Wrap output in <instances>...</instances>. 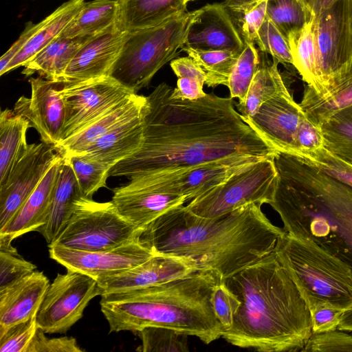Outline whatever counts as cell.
<instances>
[{
  "instance_id": "ac0fdd59",
  "label": "cell",
  "mask_w": 352,
  "mask_h": 352,
  "mask_svg": "<svg viewBox=\"0 0 352 352\" xmlns=\"http://www.w3.org/2000/svg\"><path fill=\"white\" fill-rule=\"evenodd\" d=\"M129 179L126 184L113 190L111 201L122 216L140 228L187 202L185 197L157 190L136 177Z\"/></svg>"
},
{
  "instance_id": "484cf974",
  "label": "cell",
  "mask_w": 352,
  "mask_h": 352,
  "mask_svg": "<svg viewBox=\"0 0 352 352\" xmlns=\"http://www.w3.org/2000/svg\"><path fill=\"white\" fill-rule=\"evenodd\" d=\"M116 28L132 32L160 25L186 10L185 0H117Z\"/></svg>"
},
{
  "instance_id": "1f68e13d",
  "label": "cell",
  "mask_w": 352,
  "mask_h": 352,
  "mask_svg": "<svg viewBox=\"0 0 352 352\" xmlns=\"http://www.w3.org/2000/svg\"><path fill=\"white\" fill-rule=\"evenodd\" d=\"M117 14V0L85 2L60 35L67 38L89 39L116 27Z\"/></svg>"
},
{
  "instance_id": "277c9868",
  "label": "cell",
  "mask_w": 352,
  "mask_h": 352,
  "mask_svg": "<svg viewBox=\"0 0 352 352\" xmlns=\"http://www.w3.org/2000/svg\"><path fill=\"white\" fill-rule=\"evenodd\" d=\"M274 163L278 182L270 205L284 230L315 243L352 270V187L295 155L278 153Z\"/></svg>"
},
{
  "instance_id": "6da1fadb",
  "label": "cell",
  "mask_w": 352,
  "mask_h": 352,
  "mask_svg": "<svg viewBox=\"0 0 352 352\" xmlns=\"http://www.w3.org/2000/svg\"><path fill=\"white\" fill-rule=\"evenodd\" d=\"M162 82L146 96L140 149L113 166L109 176L168 172L244 157L274 158L279 153L243 119L230 97L207 94L174 98Z\"/></svg>"
},
{
  "instance_id": "60d3db41",
  "label": "cell",
  "mask_w": 352,
  "mask_h": 352,
  "mask_svg": "<svg viewBox=\"0 0 352 352\" xmlns=\"http://www.w3.org/2000/svg\"><path fill=\"white\" fill-rule=\"evenodd\" d=\"M69 159L82 196L92 199L100 188L106 187L111 167L81 155H71Z\"/></svg>"
},
{
  "instance_id": "e575fe53",
  "label": "cell",
  "mask_w": 352,
  "mask_h": 352,
  "mask_svg": "<svg viewBox=\"0 0 352 352\" xmlns=\"http://www.w3.org/2000/svg\"><path fill=\"white\" fill-rule=\"evenodd\" d=\"M319 128L323 146L352 164V105L333 114Z\"/></svg>"
},
{
  "instance_id": "f6af8a7d",
  "label": "cell",
  "mask_w": 352,
  "mask_h": 352,
  "mask_svg": "<svg viewBox=\"0 0 352 352\" xmlns=\"http://www.w3.org/2000/svg\"><path fill=\"white\" fill-rule=\"evenodd\" d=\"M36 265L25 260L12 244L0 245V289L32 274Z\"/></svg>"
},
{
  "instance_id": "3957f363",
  "label": "cell",
  "mask_w": 352,
  "mask_h": 352,
  "mask_svg": "<svg viewBox=\"0 0 352 352\" xmlns=\"http://www.w3.org/2000/svg\"><path fill=\"white\" fill-rule=\"evenodd\" d=\"M241 301L221 337L262 352H302L313 335L309 310L274 252L223 279Z\"/></svg>"
},
{
  "instance_id": "5b68a950",
  "label": "cell",
  "mask_w": 352,
  "mask_h": 352,
  "mask_svg": "<svg viewBox=\"0 0 352 352\" xmlns=\"http://www.w3.org/2000/svg\"><path fill=\"white\" fill-rule=\"evenodd\" d=\"M223 279L215 270H196L152 286L104 294L101 311L110 332L162 327L196 336L208 344L224 331L212 303V291Z\"/></svg>"
},
{
  "instance_id": "9f6ffc18",
  "label": "cell",
  "mask_w": 352,
  "mask_h": 352,
  "mask_svg": "<svg viewBox=\"0 0 352 352\" xmlns=\"http://www.w3.org/2000/svg\"><path fill=\"white\" fill-rule=\"evenodd\" d=\"M257 0H225L223 3L225 5H238L250 3L252 1H255ZM307 11H309L307 8V0H297Z\"/></svg>"
},
{
  "instance_id": "4316f807",
  "label": "cell",
  "mask_w": 352,
  "mask_h": 352,
  "mask_svg": "<svg viewBox=\"0 0 352 352\" xmlns=\"http://www.w3.org/2000/svg\"><path fill=\"white\" fill-rule=\"evenodd\" d=\"M81 197L69 160L63 157L46 222L36 230L43 235L48 245L56 239L68 222L76 201Z\"/></svg>"
},
{
  "instance_id": "8fae6325",
  "label": "cell",
  "mask_w": 352,
  "mask_h": 352,
  "mask_svg": "<svg viewBox=\"0 0 352 352\" xmlns=\"http://www.w3.org/2000/svg\"><path fill=\"white\" fill-rule=\"evenodd\" d=\"M101 296L97 280L67 269L49 285L36 318L45 333H65L83 316L91 299Z\"/></svg>"
},
{
  "instance_id": "7bdbcfd3",
  "label": "cell",
  "mask_w": 352,
  "mask_h": 352,
  "mask_svg": "<svg viewBox=\"0 0 352 352\" xmlns=\"http://www.w3.org/2000/svg\"><path fill=\"white\" fill-rule=\"evenodd\" d=\"M327 175L352 187V164L335 155L324 146L296 155Z\"/></svg>"
},
{
  "instance_id": "f35d334b",
  "label": "cell",
  "mask_w": 352,
  "mask_h": 352,
  "mask_svg": "<svg viewBox=\"0 0 352 352\" xmlns=\"http://www.w3.org/2000/svg\"><path fill=\"white\" fill-rule=\"evenodd\" d=\"M267 0L238 5H225L230 19L245 43L254 42L266 18Z\"/></svg>"
},
{
  "instance_id": "836d02e7",
  "label": "cell",
  "mask_w": 352,
  "mask_h": 352,
  "mask_svg": "<svg viewBox=\"0 0 352 352\" xmlns=\"http://www.w3.org/2000/svg\"><path fill=\"white\" fill-rule=\"evenodd\" d=\"M314 19L307 21L300 29L291 32L288 36L293 65L302 80L314 91L318 87V64Z\"/></svg>"
},
{
  "instance_id": "603a6c76",
  "label": "cell",
  "mask_w": 352,
  "mask_h": 352,
  "mask_svg": "<svg viewBox=\"0 0 352 352\" xmlns=\"http://www.w3.org/2000/svg\"><path fill=\"white\" fill-rule=\"evenodd\" d=\"M62 160L63 156L52 166L20 210L0 230V244H12L16 238L45 223Z\"/></svg>"
},
{
  "instance_id": "8992f818",
  "label": "cell",
  "mask_w": 352,
  "mask_h": 352,
  "mask_svg": "<svg viewBox=\"0 0 352 352\" xmlns=\"http://www.w3.org/2000/svg\"><path fill=\"white\" fill-rule=\"evenodd\" d=\"M274 252L297 287L309 310L329 305L352 308V270L315 243L285 232Z\"/></svg>"
},
{
  "instance_id": "30bf717a",
  "label": "cell",
  "mask_w": 352,
  "mask_h": 352,
  "mask_svg": "<svg viewBox=\"0 0 352 352\" xmlns=\"http://www.w3.org/2000/svg\"><path fill=\"white\" fill-rule=\"evenodd\" d=\"M313 19L318 64V87L313 90L324 95L352 66L351 0H338Z\"/></svg>"
},
{
  "instance_id": "7a4b0ae2",
  "label": "cell",
  "mask_w": 352,
  "mask_h": 352,
  "mask_svg": "<svg viewBox=\"0 0 352 352\" xmlns=\"http://www.w3.org/2000/svg\"><path fill=\"white\" fill-rule=\"evenodd\" d=\"M250 204L207 219L182 205L144 227L139 241L155 254L175 256L199 270L210 269L226 278L274 251L285 233Z\"/></svg>"
},
{
  "instance_id": "9a60e30c",
  "label": "cell",
  "mask_w": 352,
  "mask_h": 352,
  "mask_svg": "<svg viewBox=\"0 0 352 352\" xmlns=\"http://www.w3.org/2000/svg\"><path fill=\"white\" fill-rule=\"evenodd\" d=\"M48 247L51 258L66 269L81 272L96 280L134 267L155 254L138 239L116 248L94 252L60 245Z\"/></svg>"
},
{
  "instance_id": "d590c367",
  "label": "cell",
  "mask_w": 352,
  "mask_h": 352,
  "mask_svg": "<svg viewBox=\"0 0 352 352\" xmlns=\"http://www.w3.org/2000/svg\"><path fill=\"white\" fill-rule=\"evenodd\" d=\"M188 56L192 58L204 71L206 75V84L208 87L227 85L230 75L241 52L228 50H196L184 48Z\"/></svg>"
},
{
  "instance_id": "e0dca14e",
  "label": "cell",
  "mask_w": 352,
  "mask_h": 352,
  "mask_svg": "<svg viewBox=\"0 0 352 352\" xmlns=\"http://www.w3.org/2000/svg\"><path fill=\"white\" fill-rule=\"evenodd\" d=\"M31 97L21 96L14 110L25 116L40 134L41 142L56 146L60 140L65 109L60 94L63 82L41 76L29 80Z\"/></svg>"
},
{
  "instance_id": "d6986e66",
  "label": "cell",
  "mask_w": 352,
  "mask_h": 352,
  "mask_svg": "<svg viewBox=\"0 0 352 352\" xmlns=\"http://www.w3.org/2000/svg\"><path fill=\"white\" fill-rule=\"evenodd\" d=\"M245 43L223 3L207 4L199 9L191 22L182 50H228L241 52Z\"/></svg>"
},
{
  "instance_id": "ab89813d",
  "label": "cell",
  "mask_w": 352,
  "mask_h": 352,
  "mask_svg": "<svg viewBox=\"0 0 352 352\" xmlns=\"http://www.w3.org/2000/svg\"><path fill=\"white\" fill-rule=\"evenodd\" d=\"M266 16L287 38L313 18L297 0H267Z\"/></svg>"
},
{
  "instance_id": "ba28073f",
  "label": "cell",
  "mask_w": 352,
  "mask_h": 352,
  "mask_svg": "<svg viewBox=\"0 0 352 352\" xmlns=\"http://www.w3.org/2000/svg\"><path fill=\"white\" fill-rule=\"evenodd\" d=\"M140 228L122 216L111 201L80 197L68 222L48 246L82 251L110 250L137 240Z\"/></svg>"
},
{
  "instance_id": "52a82bcc",
  "label": "cell",
  "mask_w": 352,
  "mask_h": 352,
  "mask_svg": "<svg viewBox=\"0 0 352 352\" xmlns=\"http://www.w3.org/2000/svg\"><path fill=\"white\" fill-rule=\"evenodd\" d=\"M199 9L154 27L125 32L122 48L109 76L137 92L147 87L155 74L182 50Z\"/></svg>"
},
{
  "instance_id": "681fc988",
  "label": "cell",
  "mask_w": 352,
  "mask_h": 352,
  "mask_svg": "<svg viewBox=\"0 0 352 352\" xmlns=\"http://www.w3.org/2000/svg\"><path fill=\"white\" fill-rule=\"evenodd\" d=\"M38 327L26 352H82L83 350L73 337L49 338Z\"/></svg>"
},
{
  "instance_id": "6f0895ef",
  "label": "cell",
  "mask_w": 352,
  "mask_h": 352,
  "mask_svg": "<svg viewBox=\"0 0 352 352\" xmlns=\"http://www.w3.org/2000/svg\"><path fill=\"white\" fill-rule=\"evenodd\" d=\"M351 19H352V0H351Z\"/></svg>"
},
{
  "instance_id": "f907efd6",
  "label": "cell",
  "mask_w": 352,
  "mask_h": 352,
  "mask_svg": "<svg viewBox=\"0 0 352 352\" xmlns=\"http://www.w3.org/2000/svg\"><path fill=\"white\" fill-rule=\"evenodd\" d=\"M309 312L313 334H318L338 329L344 311L323 304L309 309Z\"/></svg>"
},
{
  "instance_id": "b9f144b4",
  "label": "cell",
  "mask_w": 352,
  "mask_h": 352,
  "mask_svg": "<svg viewBox=\"0 0 352 352\" xmlns=\"http://www.w3.org/2000/svg\"><path fill=\"white\" fill-rule=\"evenodd\" d=\"M144 352H188V335L162 327H146L138 331Z\"/></svg>"
},
{
  "instance_id": "d6a6232c",
  "label": "cell",
  "mask_w": 352,
  "mask_h": 352,
  "mask_svg": "<svg viewBox=\"0 0 352 352\" xmlns=\"http://www.w3.org/2000/svg\"><path fill=\"white\" fill-rule=\"evenodd\" d=\"M257 70L250 84L246 98L235 107L243 118L253 116L260 106L287 88L279 72L278 62L270 60L267 54L260 51Z\"/></svg>"
},
{
  "instance_id": "680465c9",
  "label": "cell",
  "mask_w": 352,
  "mask_h": 352,
  "mask_svg": "<svg viewBox=\"0 0 352 352\" xmlns=\"http://www.w3.org/2000/svg\"><path fill=\"white\" fill-rule=\"evenodd\" d=\"M194 1V0H185V1L187 3L188 1Z\"/></svg>"
},
{
  "instance_id": "f546056e",
  "label": "cell",
  "mask_w": 352,
  "mask_h": 352,
  "mask_svg": "<svg viewBox=\"0 0 352 352\" xmlns=\"http://www.w3.org/2000/svg\"><path fill=\"white\" fill-rule=\"evenodd\" d=\"M30 120L14 109L2 110L0 115V185L8 179L26 151Z\"/></svg>"
},
{
  "instance_id": "44dd1931",
  "label": "cell",
  "mask_w": 352,
  "mask_h": 352,
  "mask_svg": "<svg viewBox=\"0 0 352 352\" xmlns=\"http://www.w3.org/2000/svg\"><path fill=\"white\" fill-rule=\"evenodd\" d=\"M199 270L190 262L175 256L155 254L144 263L122 272L97 280L101 295L138 289L164 283Z\"/></svg>"
},
{
  "instance_id": "7dc6e473",
  "label": "cell",
  "mask_w": 352,
  "mask_h": 352,
  "mask_svg": "<svg viewBox=\"0 0 352 352\" xmlns=\"http://www.w3.org/2000/svg\"><path fill=\"white\" fill-rule=\"evenodd\" d=\"M212 303L215 316L224 331L228 329L232 324L241 301L227 287L223 279L216 285L212 291Z\"/></svg>"
},
{
  "instance_id": "db71d44e",
  "label": "cell",
  "mask_w": 352,
  "mask_h": 352,
  "mask_svg": "<svg viewBox=\"0 0 352 352\" xmlns=\"http://www.w3.org/2000/svg\"><path fill=\"white\" fill-rule=\"evenodd\" d=\"M338 0H307V8L311 14L315 17L320 12L331 7Z\"/></svg>"
},
{
  "instance_id": "2e32d148",
  "label": "cell",
  "mask_w": 352,
  "mask_h": 352,
  "mask_svg": "<svg viewBox=\"0 0 352 352\" xmlns=\"http://www.w3.org/2000/svg\"><path fill=\"white\" fill-rule=\"evenodd\" d=\"M305 116L287 87L262 104L243 120L278 152L295 155L298 125Z\"/></svg>"
},
{
  "instance_id": "bcb514c9",
  "label": "cell",
  "mask_w": 352,
  "mask_h": 352,
  "mask_svg": "<svg viewBox=\"0 0 352 352\" xmlns=\"http://www.w3.org/2000/svg\"><path fill=\"white\" fill-rule=\"evenodd\" d=\"M38 325L36 316L0 329V352H26Z\"/></svg>"
},
{
  "instance_id": "f5cc1de1",
  "label": "cell",
  "mask_w": 352,
  "mask_h": 352,
  "mask_svg": "<svg viewBox=\"0 0 352 352\" xmlns=\"http://www.w3.org/2000/svg\"><path fill=\"white\" fill-rule=\"evenodd\" d=\"M41 25V21L33 23L31 21L27 23L25 30L21 34L18 39L12 45L9 50L0 58V75L6 74V69L12 60L24 47L29 40L38 31Z\"/></svg>"
},
{
  "instance_id": "ffe728a7",
  "label": "cell",
  "mask_w": 352,
  "mask_h": 352,
  "mask_svg": "<svg viewBox=\"0 0 352 352\" xmlns=\"http://www.w3.org/2000/svg\"><path fill=\"white\" fill-rule=\"evenodd\" d=\"M125 33L114 27L89 39L79 49L58 80L82 81L109 76L122 48Z\"/></svg>"
},
{
  "instance_id": "5bb4252c",
  "label": "cell",
  "mask_w": 352,
  "mask_h": 352,
  "mask_svg": "<svg viewBox=\"0 0 352 352\" xmlns=\"http://www.w3.org/2000/svg\"><path fill=\"white\" fill-rule=\"evenodd\" d=\"M61 157L54 145L43 142L28 144L7 180L0 185V230L10 221Z\"/></svg>"
},
{
  "instance_id": "7c38bea8",
  "label": "cell",
  "mask_w": 352,
  "mask_h": 352,
  "mask_svg": "<svg viewBox=\"0 0 352 352\" xmlns=\"http://www.w3.org/2000/svg\"><path fill=\"white\" fill-rule=\"evenodd\" d=\"M62 82L60 94L64 102L65 116L59 143L135 94L110 76Z\"/></svg>"
},
{
  "instance_id": "cb8c5ba5",
  "label": "cell",
  "mask_w": 352,
  "mask_h": 352,
  "mask_svg": "<svg viewBox=\"0 0 352 352\" xmlns=\"http://www.w3.org/2000/svg\"><path fill=\"white\" fill-rule=\"evenodd\" d=\"M146 102V96L134 94L56 148L63 157L80 155L116 126L140 116Z\"/></svg>"
},
{
  "instance_id": "d4e9b609",
  "label": "cell",
  "mask_w": 352,
  "mask_h": 352,
  "mask_svg": "<svg viewBox=\"0 0 352 352\" xmlns=\"http://www.w3.org/2000/svg\"><path fill=\"white\" fill-rule=\"evenodd\" d=\"M143 139L142 113L140 116L116 126L77 155L112 168L138 151Z\"/></svg>"
},
{
  "instance_id": "83f0119b",
  "label": "cell",
  "mask_w": 352,
  "mask_h": 352,
  "mask_svg": "<svg viewBox=\"0 0 352 352\" xmlns=\"http://www.w3.org/2000/svg\"><path fill=\"white\" fill-rule=\"evenodd\" d=\"M306 117L316 126L328 118L352 105V66L333 82L324 95L317 94L310 87H305L300 103Z\"/></svg>"
},
{
  "instance_id": "ee69618b",
  "label": "cell",
  "mask_w": 352,
  "mask_h": 352,
  "mask_svg": "<svg viewBox=\"0 0 352 352\" xmlns=\"http://www.w3.org/2000/svg\"><path fill=\"white\" fill-rule=\"evenodd\" d=\"M259 50L275 58L279 63L293 65L287 37L267 17L259 28L254 40Z\"/></svg>"
},
{
  "instance_id": "816d5d0a",
  "label": "cell",
  "mask_w": 352,
  "mask_h": 352,
  "mask_svg": "<svg viewBox=\"0 0 352 352\" xmlns=\"http://www.w3.org/2000/svg\"><path fill=\"white\" fill-rule=\"evenodd\" d=\"M296 142L297 153L295 156L323 146V138L320 128L313 124L306 116L298 125Z\"/></svg>"
},
{
  "instance_id": "4fadbf2b",
  "label": "cell",
  "mask_w": 352,
  "mask_h": 352,
  "mask_svg": "<svg viewBox=\"0 0 352 352\" xmlns=\"http://www.w3.org/2000/svg\"><path fill=\"white\" fill-rule=\"evenodd\" d=\"M266 158L244 157L206 162L168 172L139 175L144 183L162 192L191 201L223 184L232 175Z\"/></svg>"
},
{
  "instance_id": "8d00e7d4",
  "label": "cell",
  "mask_w": 352,
  "mask_h": 352,
  "mask_svg": "<svg viewBox=\"0 0 352 352\" xmlns=\"http://www.w3.org/2000/svg\"><path fill=\"white\" fill-rule=\"evenodd\" d=\"M170 67L177 77V87L172 91L174 98L197 100L207 94L203 89L206 73L192 58L173 59Z\"/></svg>"
},
{
  "instance_id": "f1b7e54d",
  "label": "cell",
  "mask_w": 352,
  "mask_h": 352,
  "mask_svg": "<svg viewBox=\"0 0 352 352\" xmlns=\"http://www.w3.org/2000/svg\"><path fill=\"white\" fill-rule=\"evenodd\" d=\"M85 3V0H68L41 21L40 28L12 60L6 74L24 66L36 56L61 33Z\"/></svg>"
},
{
  "instance_id": "7402d4cb",
  "label": "cell",
  "mask_w": 352,
  "mask_h": 352,
  "mask_svg": "<svg viewBox=\"0 0 352 352\" xmlns=\"http://www.w3.org/2000/svg\"><path fill=\"white\" fill-rule=\"evenodd\" d=\"M49 285L47 276L35 270L0 289V329L36 316Z\"/></svg>"
},
{
  "instance_id": "c3c4849f",
  "label": "cell",
  "mask_w": 352,
  "mask_h": 352,
  "mask_svg": "<svg viewBox=\"0 0 352 352\" xmlns=\"http://www.w3.org/2000/svg\"><path fill=\"white\" fill-rule=\"evenodd\" d=\"M352 352V335L336 329L323 333L313 334L302 352Z\"/></svg>"
},
{
  "instance_id": "74e56055",
  "label": "cell",
  "mask_w": 352,
  "mask_h": 352,
  "mask_svg": "<svg viewBox=\"0 0 352 352\" xmlns=\"http://www.w3.org/2000/svg\"><path fill=\"white\" fill-rule=\"evenodd\" d=\"M258 63L259 54L255 43H245L226 85L230 98H238L240 103L245 101Z\"/></svg>"
},
{
  "instance_id": "4dcf8cb0",
  "label": "cell",
  "mask_w": 352,
  "mask_h": 352,
  "mask_svg": "<svg viewBox=\"0 0 352 352\" xmlns=\"http://www.w3.org/2000/svg\"><path fill=\"white\" fill-rule=\"evenodd\" d=\"M88 40L59 34L23 66L22 74L25 77L37 74L46 79L59 80L72 59Z\"/></svg>"
},
{
  "instance_id": "11a10c76",
  "label": "cell",
  "mask_w": 352,
  "mask_h": 352,
  "mask_svg": "<svg viewBox=\"0 0 352 352\" xmlns=\"http://www.w3.org/2000/svg\"><path fill=\"white\" fill-rule=\"evenodd\" d=\"M338 329L352 333V308L343 313Z\"/></svg>"
},
{
  "instance_id": "9c48e42d",
  "label": "cell",
  "mask_w": 352,
  "mask_h": 352,
  "mask_svg": "<svg viewBox=\"0 0 352 352\" xmlns=\"http://www.w3.org/2000/svg\"><path fill=\"white\" fill-rule=\"evenodd\" d=\"M277 182L274 158H266L232 175L186 206L198 217L212 219L250 204H270Z\"/></svg>"
}]
</instances>
